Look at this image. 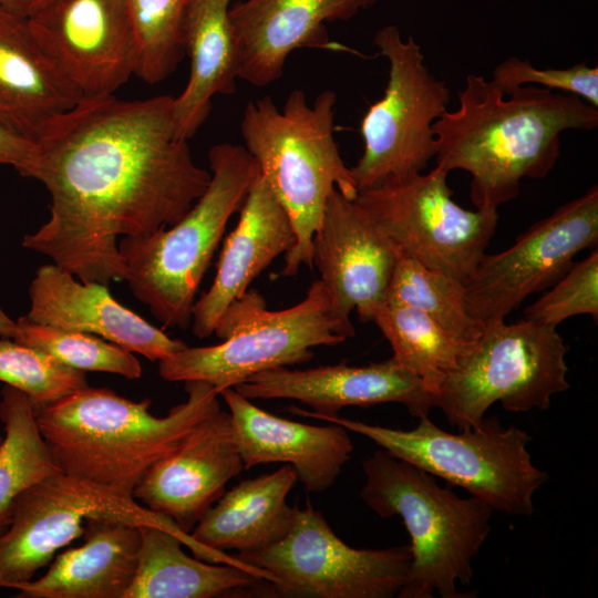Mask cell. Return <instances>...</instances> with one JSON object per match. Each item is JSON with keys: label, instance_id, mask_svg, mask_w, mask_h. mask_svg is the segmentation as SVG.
Returning a JSON list of instances; mask_svg holds the SVG:
<instances>
[{"label": "cell", "instance_id": "cell-1", "mask_svg": "<svg viewBox=\"0 0 598 598\" xmlns=\"http://www.w3.org/2000/svg\"><path fill=\"white\" fill-rule=\"evenodd\" d=\"M173 100L89 97L54 118L30 173L50 193V217L22 246L82 282L125 280L118 237L173 226L210 181L176 136Z\"/></svg>", "mask_w": 598, "mask_h": 598}, {"label": "cell", "instance_id": "cell-2", "mask_svg": "<svg viewBox=\"0 0 598 598\" xmlns=\"http://www.w3.org/2000/svg\"><path fill=\"white\" fill-rule=\"evenodd\" d=\"M598 126V109L581 97L520 85L502 90L470 73L458 107L433 124L436 166L462 169L476 209H495L517 197L523 178H542L560 155V134Z\"/></svg>", "mask_w": 598, "mask_h": 598}, {"label": "cell", "instance_id": "cell-3", "mask_svg": "<svg viewBox=\"0 0 598 598\" xmlns=\"http://www.w3.org/2000/svg\"><path fill=\"white\" fill-rule=\"evenodd\" d=\"M185 391L187 400L158 417L148 398L87 385L38 411L37 422L61 472L133 495L154 463L220 409L212 384L188 381Z\"/></svg>", "mask_w": 598, "mask_h": 598}, {"label": "cell", "instance_id": "cell-4", "mask_svg": "<svg viewBox=\"0 0 598 598\" xmlns=\"http://www.w3.org/2000/svg\"><path fill=\"white\" fill-rule=\"evenodd\" d=\"M337 94L322 91L312 104L303 91L289 93L280 111L265 96L250 101L243 113L240 132L245 148L286 210L296 234L278 276H296L312 268V240L329 196L338 189L354 200L359 189L334 140Z\"/></svg>", "mask_w": 598, "mask_h": 598}, {"label": "cell", "instance_id": "cell-5", "mask_svg": "<svg viewBox=\"0 0 598 598\" xmlns=\"http://www.w3.org/2000/svg\"><path fill=\"white\" fill-rule=\"evenodd\" d=\"M362 468V501L380 517H401L411 538V566L398 597H466L456 585L473 579V559L489 534L493 509L472 495L458 497L432 474L382 448Z\"/></svg>", "mask_w": 598, "mask_h": 598}, {"label": "cell", "instance_id": "cell-6", "mask_svg": "<svg viewBox=\"0 0 598 598\" xmlns=\"http://www.w3.org/2000/svg\"><path fill=\"white\" fill-rule=\"evenodd\" d=\"M210 181L173 226L148 237H122L125 281L164 328L186 329L195 297L230 217L240 209L259 167L244 145L208 152Z\"/></svg>", "mask_w": 598, "mask_h": 598}, {"label": "cell", "instance_id": "cell-7", "mask_svg": "<svg viewBox=\"0 0 598 598\" xmlns=\"http://www.w3.org/2000/svg\"><path fill=\"white\" fill-rule=\"evenodd\" d=\"M214 334L224 341L187 346L159 360V377L168 382H207L219 394L259 372L307 362L312 348L342 343L355 330L336 316L318 279L300 302L282 310H268L264 297L248 289L225 310Z\"/></svg>", "mask_w": 598, "mask_h": 598}, {"label": "cell", "instance_id": "cell-8", "mask_svg": "<svg viewBox=\"0 0 598 598\" xmlns=\"http://www.w3.org/2000/svg\"><path fill=\"white\" fill-rule=\"evenodd\" d=\"M363 435L389 454L466 489L493 511L515 516L534 512L533 497L547 474L527 450L530 436L516 426L503 427L492 416L471 429L450 433L422 416L404 431L342 416H318Z\"/></svg>", "mask_w": 598, "mask_h": 598}, {"label": "cell", "instance_id": "cell-9", "mask_svg": "<svg viewBox=\"0 0 598 598\" xmlns=\"http://www.w3.org/2000/svg\"><path fill=\"white\" fill-rule=\"evenodd\" d=\"M568 346L556 328L527 319L485 324L433 398L458 430L478 425L499 402L509 412L546 410L551 396L569 389Z\"/></svg>", "mask_w": 598, "mask_h": 598}, {"label": "cell", "instance_id": "cell-10", "mask_svg": "<svg viewBox=\"0 0 598 598\" xmlns=\"http://www.w3.org/2000/svg\"><path fill=\"white\" fill-rule=\"evenodd\" d=\"M104 517L166 529L195 557L214 564L227 560L226 553L196 542L172 519L140 505L133 495L59 471L17 498L10 524L0 533V588L16 589L32 580L59 549L83 536L87 518Z\"/></svg>", "mask_w": 598, "mask_h": 598}, {"label": "cell", "instance_id": "cell-11", "mask_svg": "<svg viewBox=\"0 0 598 598\" xmlns=\"http://www.w3.org/2000/svg\"><path fill=\"white\" fill-rule=\"evenodd\" d=\"M373 43L389 63L383 96L361 122L364 150L353 167L359 190L421 173L435 156L433 124L446 111L450 90L426 66L421 45L390 24Z\"/></svg>", "mask_w": 598, "mask_h": 598}, {"label": "cell", "instance_id": "cell-12", "mask_svg": "<svg viewBox=\"0 0 598 598\" xmlns=\"http://www.w3.org/2000/svg\"><path fill=\"white\" fill-rule=\"evenodd\" d=\"M236 557L272 576L275 597L391 598L408 580L412 554L410 546H349L307 499L305 508L295 506L292 524L281 539Z\"/></svg>", "mask_w": 598, "mask_h": 598}, {"label": "cell", "instance_id": "cell-13", "mask_svg": "<svg viewBox=\"0 0 598 598\" xmlns=\"http://www.w3.org/2000/svg\"><path fill=\"white\" fill-rule=\"evenodd\" d=\"M447 174L435 166L425 174L361 189L354 200L370 214L396 252L465 285L496 231L498 214L457 205Z\"/></svg>", "mask_w": 598, "mask_h": 598}, {"label": "cell", "instance_id": "cell-14", "mask_svg": "<svg viewBox=\"0 0 598 598\" xmlns=\"http://www.w3.org/2000/svg\"><path fill=\"white\" fill-rule=\"evenodd\" d=\"M598 243V187L559 206L507 249L484 255L464 285L471 315L484 324L504 321L529 296L551 287L574 257Z\"/></svg>", "mask_w": 598, "mask_h": 598}, {"label": "cell", "instance_id": "cell-15", "mask_svg": "<svg viewBox=\"0 0 598 598\" xmlns=\"http://www.w3.org/2000/svg\"><path fill=\"white\" fill-rule=\"evenodd\" d=\"M28 22L40 47L84 99L114 94L136 73L126 0H52Z\"/></svg>", "mask_w": 598, "mask_h": 598}, {"label": "cell", "instance_id": "cell-16", "mask_svg": "<svg viewBox=\"0 0 598 598\" xmlns=\"http://www.w3.org/2000/svg\"><path fill=\"white\" fill-rule=\"evenodd\" d=\"M396 257L393 244L370 214L334 189L313 236L312 266L343 324L353 328V310L361 321H372L385 302Z\"/></svg>", "mask_w": 598, "mask_h": 598}, {"label": "cell", "instance_id": "cell-17", "mask_svg": "<svg viewBox=\"0 0 598 598\" xmlns=\"http://www.w3.org/2000/svg\"><path fill=\"white\" fill-rule=\"evenodd\" d=\"M243 470L231 416L219 409L150 467L133 497L190 534Z\"/></svg>", "mask_w": 598, "mask_h": 598}, {"label": "cell", "instance_id": "cell-18", "mask_svg": "<svg viewBox=\"0 0 598 598\" xmlns=\"http://www.w3.org/2000/svg\"><path fill=\"white\" fill-rule=\"evenodd\" d=\"M249 400L292 399L312 410L287 408L316 419L337 415L342 408L401 403L412 416H429L433 398L422 380L393 358L362 367L339 363L305 370L287 367L259 372L234 388Z\"/></svg>", "mask_w": 598, "mask_h": 598}, {"label": "cell", "instance_id": "cell-19", "mask_svg": "<svg viewBox=\"0 0 598 598\" xmlns=\"http://www.w3.org/2000/svg\"><path fill=\"white\" fill-rule=\"evenodd\" d=\"M377 0H245L230 7L238 79L258 87L283 74L301 48H342L329 41L326 22L347 21Z\"/></svg>", "mask_w": 598, "mask_h": 598}, {"label": "cell", "instance_id": "cell-20", "mask_svg": "<svg viewBox=\"0 0 598 598\" xmlns=\"http://www.w3.org/2000/svg\"><path fill=\"white\" fill-rule=\"evenodd\" d=\"M29 297L33 322L91 333L151 361L187 347L117 302L107 286L76 280L54 264L37 270Z\"/></svg>", "mask_w": 598, "mask_h": 598}, {"label": "cell", "instance_id": "cell-21", "mask_svg": "<svg viewBox=\"0 0 598 598\" xmlns=\"http://www.w3.org/2000/svg\"><path fill=\"white\" fill-rule=\"evenodd\" d=\"M219 395L231 416L244 470L259 464H289L306 489L317 493L336 482L351 456L352 441L339 424L311 425L279 417L234 388Z\"/></svg>", "mask_w": 598, "mask_h": 598}, {"label": "cell", "instance_id": "cell-22", "mask_svg": "<svg viewBox=\"0 0 598 598\" xmlns=\"http://www.w3.org/2000/svg\"><path fill=\"white\" fill-rule=\"evenodd\" d=\"M239 210L238 223L224 241L213 283L192 309V332L199 339L214 334L225 310L296 243L286 210L260 173Z\"/></svg>", "mask_w": 598, "mask_h": 598}, {"label": "cell", "instance_id": "cell-23", "mask_svg": "<svg viewBox=\"0 0 598 598\" xmlns=\"http://www.w3.org/2000/svg\"><path fill=\"white\" fill-rule=\"evenodd\" d=\"M83 99L40 47L28 19L0 7V125L34 143Z\"/></svg>", "mask_w": 598, "mask_h": 598}, {"label": "cell", "instance_id": "cell-24", "mask_svg": "<svg viewBox=\"0 0 598 598\" xmlns=\"http://www.w3.org/2000/svg\"><path fill=\"white\" fill-rule=\"evenodd\" d=\"M84 544L54 556L48 571L19 585L18 598H124L135 577L140 526L87 518Z\"/></svg>", "mask_w": 598, "mask_h": 598}, {"label": "cell", "instance_id": "cell-25", "mask_svg": "<svg viewBox=\"0 0 598 598\" xmlns=\"http://www.w3.org/2000/svg\"><path fill=\"white\" fill-rule=\"evenodd\" d=\"M231 0H185L182 38L189 56L185 89L173 100L176 136L192 138L212 111L216 94L236 91L238 68L229 18Z\"/></svg>", "mask_w": 598, "mask_h": 598}, {"label": "cell", "instance_id": "cell-26", "mask_svg": "<svg viewBox=\"0 0 598 598\" xmlns=\"http://www.w3.org/2000/svg\"><path fill=\"white\" fill-rule=\"evenodd\" d=\"M298 481L289 464L257 477L244 480L216 501L190 532L204 546L246 553L281 539L290 529L295 506L287 495Z\"/></svg>", "mask_w": 598, "mask_h": 598}, {"label": "cell", "instance_id": "cell-27", "mask_svg": "<svg viewBox=\"0 0 598 598\" xmlns=\"http://www.w3.org/2000/svg\"><path fill=\"white\" fill-rule=\"evenodd\" d=\"M138 563L124 598H216L251 594L267 580L240 566L189 557L175 534L141 525Z\"/></svg>", "mask_w": 598, "mask_h": 598}, {"label": "cell", "instance_id": "cell-28", "mask_svg": "<svg viewBox=\"0 0 598 598\" xmlns=\"http://www.w3.org/2000/svg\"><path fill=\"white\" fill-rule=\"evenodd\" d=\"M0 420L4 436L0 446V533L10 524L19 495L35 482L59 472L42 437L35 411L20 390H1Z\"/></svg>", "mask_w": 598, "mask_h": 598}, {"label": "cell", "instance_id": "cell-29", "mask_svg": "<svg viewBox=\"0 0 598 598\" xmlns=\"http://www.w3.org/2000/svg\"><path fill=\"white\" fill-rule=\"evenodd\" d=\"M372 321L389 341L392 358L419 377L432 398L458 359L473 346L410 307L384 303Z\"/></svg>", "mask_w": 598, "mask_h": 598}, {"label": "cell", "instance_id": "cell-30", "mask_svg": "<svg viewBox=\"0 0 598 598\" xmlns=\"http://www.w3.org/2000/svg\"><path fill=\"white\" fill-rule=\"evenodd\" d=\"M384 303L416 309L466 343L485 328L468 310L464 283L399 252Z\"/></svg>", "mask_w": 598, "mask_h": 598}, {"label": "cell", "instance_id": "cell-31", "mask_svg": "<svg viewBox=\"0 0 598 598\" xmlns=\"http://www.w3.org/2000/svg\"><path fill=\"white\" fill-rule=\"evenodd\" d=\"M11 339L83 372L113 373L128 380L142 375V367L133 352L91 333L37 323L22 316L16 321Z\"/></svg>", "mask_w": 598, "mask_h": 598}, {"label": "cell", "instance_id": "cell-32", "mask_svg": "<svg viewBox=\"0 0 598 598\" xmlns=\"http://www.w3.org/2000/svg\"><path fill=\"white\" fill-rule=\"evenodd\" d=\"M136 42V73L147 84L167 79L185 55V0H126Z\"/></svg>", "mask_w": 598, "mask_h": 598}, {"label": "cell", "instance_id": "cell-33", "mask_svg": "<svg viewBox=\"0 0 598 598\" xmlns=\"http://www.w3.org/2000/svg\"><path fill=\"white\" fill-rule=\"evenodd\" d=\"M85 373L11 338L0 339V381L22 391L35 413L87 386Z\"/></svg>", "mask_w": 598, "mask_h": 598}, {"label": "cell", "instance_id": "cell-34", "mask_svg": "<svg viewBox=\"0 0 598 598\" xmlns=\"http://www.w3.org/2000/svg\"><path fill=\"white\" fill-rule=\"evenodd\" d=\"M550 290L524 310V318L557 328L564 320L589 315L598 319L597 247L582 260L574 262Z\"/></svg>", "mask_w": 598, "mask_h": 598}, {"label": "cell", "instance_id": "cell-35", "mask_svg": "<svg viewBox=\"0 0 598 598\" xmlns=\"http://www.w3.org/2000/svg\"><path fill=\"white\" fill-rule=\"evenodd\" d=\"M492 80L504 91L530 84L574 94L598 106V68L586 62L565 69H537L527 60L509 56L495 66Z\"/></svg>", "mask_w": 598, "mask_h": 598}, {"label": "cell", "instance_id": "cell-36", "mask_svg": "<svg viewBox=\"0 0 598 598\" xmlns=\"http://www.w3.org/2000/svg\"><path fill=\"white\" fill-rule=\"evenodd\" d=\"M34 158V143L0 125V164L10 165L24 177H30Z\"/></svg>", "mask_w": 598, "mask_h": 598}, {"label": "cell", "instance_id": "cell-37", "mask_svg": "<svg viewBox=\"0 0 598 598\" xmlns=\"http://www.w3.org/2000/svg\"><path fill=\"white\" fill-rule=\"evenodd\" d=\"M52 0H0V7L18 17L29 19Z\"/></svg>", "mask_w": 598, "mask_h": 598}, {"label": "cell", "instance_id": "cell-38", "mask_svg": "<svg viewBox=\"0 0 598 598\" xmlns=\"http://www.w3.org/2000/svg\"><path fill=\"white\" fill-rule=\"evenodd\" d=\"M14 330H16V321H13L0 308V337L1 338H12Z\"/></svg>", "mask_w": 598, "mask_h": 598}, {"label": "cell", "instance_id": "cell-39", "mask_svg": "<svg viewBox=\"0 0 598 598\" xmlns=\"http://www.w3.org/2000/svg\"><path fill=\"white\" fill-rule=\"evenodd\" d=\"M2 441H3V437H2V436H0V446H1V444H2Z\"/></svg>", "mask_w": 598, "mask_h": 598}]
</instances>
